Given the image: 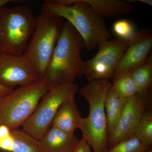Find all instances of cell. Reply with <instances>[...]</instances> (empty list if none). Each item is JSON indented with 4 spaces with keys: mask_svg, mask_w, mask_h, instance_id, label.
Instances as JSON below:
<instances>
[{
    "mask_svg": "<svg viewBox=\"0 0 152 152\" xmlns=\"http://www.w3.org/2000/svg\"><path fill=\"white\" fill-rule=\"evenodd\" d=\"M50 90L45 80L19 87L0 99V125L10 130L23 126L35 110L40 101Z\"/></svg>",
    "mask_w": 152,
    "mask_h": 152,
    "instance_id": "6",
    "label": "cell"
},
{
    "mask_svg": "<svg viewBox=\"0 0 152 152\" xmlns=\"http://www.w3.org/2000/svg\"><path fill=\"white\" fill-rule=\"evenodd\" d=\"M152 48V34L151 31L143 29L137 32L132 39L129 41L127 48L116 70L114 77L130 72L144 64L151 54Z\"/></svg>",
    "mask_w": 152,
    "mask_h": 152,
    "instance_id": "11",
    "label": "cell"
},
{
    "mask_svg": "<svg viewBox=\"0 0 152 152\" xmlns=\"http://www.w3.org/2000/svg\"><path fill=\"white\" fill-rule=\"evenodd\" d=\"M111 86L109 80H95L78 91L88 101L90 108L88 116L82 118L79 129L94 152H107L108 150L104 104Z\"/></svg>",
    "mask_w": 152,
    "mask_h": 152,
    "instance_id": "3",
    "label": "cell"
},
{
    "mask_svg": "<svg viewBox=\"0 0 152 152\" xmlns=\"http://www.w3.org/2000/svg\"><path fill=\"white\" fill-rule=\"evenodd\" d=\"M42 9L70 23L82 37L85 48L88 50H94L111 37L104 19L84 0H48Z\"/></svg>",
    "mask_w": 152,
    "mask_h": 152,
    "instance_id": "1",
    "label": "cell"
},
{
    "mask_svg": "<svg viewBox=\"0 0 152 152\" xmlns=\"http://www.w3.org/2000/svg\"><path fill=\"white\" fill-rule=\"evenodd\" d=\"M84 42L70 23L64 22L62 31L57 42L43 78L52 88L66 83H74L84 73L86 61L81 52Z\"/></svg>",
    "mask_w": 152,
    "mask_h": 152,
    "instance_id": "2",
    "label": "cell"
},
{
    "mask_svg": "<svg viewBox=\"0 0 152 152\" xmlns=\"http://www.w3.org/2000/svg\"><path fill=\"white\" fill-rule=\"evenodd\" d=\"M131 75L135 83L138 92L147 94L152 83V54L146 61L130 72Z\"/></svg>",
    "mask_w": 152,
    "mask_h": 152,
    "instance_id": "16",
    "label": "cell"
},
{
    "mask_svg": "<svg viewBox=\"0 0 152 152\" xmlns=\"http://www.w3.org/2000/svg\"><path fill=\"white\" fill-rule=\"evenodd\" d=\"M128 99L116 93L111 87L108 91L104 104L108 136L113 130L123 113Z\"/></svg>",
    "mask_w": 152,
    "mask_h": 152,
    "instance_id": "15",
    "label": "cell"
},
{
    "mask_svg": "<svg viewBox=\"0 0 152 152\" xmlns=\"http://www.w3.org/2000/svg\"><path fill=\"white\" fill-rule=\"evenodd\" d=\"M72 152H91V147L86 140L82 137Z\"/></svg>",
    "mask_w": 152,
    "mask_h": 152,
    "instance_id": "23",
    "label": "cell"
},
{
    "mask_svg": "<svg viewBox=\"0 0 152 152\" xmlns=\"http://www.w3.org/2000/svg\"><path fill=\"white\" fill-rule=\"evenodd\" d=\"M113 30L118 39L129 41L135 34V29L132 23L127 20H120L114 23Z\"/></svg>",
    "mask_w": 152,
    "mask_h": 152,
    "instance_id": "21",
    "label": "cell"
},
{
    "mask_svg": "<svg viewBox=\"0 0 152 152\" xmlns=\"http://www.w3.org/2000/svg\"><path fill=\"white\" fill-rule=\"evenodd\" d=\"M128 44V41L117 39L100 45L94 56L86 61L84 75L88 81L113 78Z\"/></svg>",
    "mask_w": 152,
    "mask_h": 152,
    "instance_id": "8",
    "label": "cell"
},
{
    "mask_svg": "<svg viewBox=\"0 0 152 152\" xmlns=\"http://www.w3.org/2000/svg\"><path fill=\"white\" fill-rule=\"evenodd\" d=\"M64 23L61 18L43 11L36 18L34 29L24 53L41 80L45 75Z\"/></svg>",
    "mask_w": 152,
    "mask_h": 152,
    "instance_id": "5",
    "label": "cell"
},
{
    "mask_svg": "<svg viewBox=\"0 0 152 152\" xmlns=\"http://www.w3.org/2000/svg\"><path fill=\"white\" fill-rule=\"evenodd\" d=\"M13 139L12 152H39V141L23 129L11 130Z\"/></svg>",
    "mask_w": 152,
    "mask_h": 152,
    "instance_id": "17",
    "label": "cell"
},
{
    "mask_svg": "<svg viewBox=\"0 0 152 152\" xmlns=\"http://www.w3.org/2000/svg\"><path fill=\"white\" fill-rule=\"evenodd\" d=\"M136 1L146 4L152 6V1L151 0H138V1Z\"/></svg>",
    "mask_w": 152,
    "mask_h": 152,
    "instance_id": "26",
    "label": "cell"
},
{
    "mask_svg": "<svg viewBox=\"0 0 152 152\" xmlns=\"http://www.w3.org/2000/svg\"><path fill=\"white\" fill-rule=\"evenodd\" d=\"M78 90L77 85L74 83L64 84L50 89L22 126V129L39 140L51 127L60 106L67 99L75 96Z\"/></svg>",
    "mask_w": 152,
    "mask_h": 152,
    "instance_id": "7",
    "label": "cell"
},
{
    "mask_svg": "<svg viewBox=\"0 0 152 152\" xmlns=\"http://www.w3.org/2000/svg\"><path fill=\"white\" fill-rule=\"evenodd\" d=\"M104 19L112 18L130 13L133 7L126 1L84 0Z\"/></svg>",
    "mask_w": 152,
    "mask_h": 152,
    "instance_id": "14",
    "label": "cell"
},
{
    "mask_svg": "<svg viewBox=\"0 0 152 152\" xmlns=\"http://www.w3.org/2000/svg\"><path fill=\"white\" fill-rule=\"evenodd\" d=\"M147 95L138 93L128 99L123 113L108 136V149L134 134L145 111Z\"/></svg>",
    "mask_w": 152,
    "mask_h": 152,
    "instance_id": "10",
    "label": "cell"
},
{
    "mask_svg": "<svg viewBox=\"0 0 152 152\" xmlns=\"http://www.w3.org/2000/svg\"><path fill=\"white\" fill-rule=\"evenodd\" d=\"M39 141V152H72L79 140L75 134L51 127Z\"/></svg>",
    "mask_w": 152,
    "mask_h": 152,
    "instance_id": "12",
    "label": "cell"
},
{
    "mask_svg": "<svg viewBox=\"0 0 152 152\" xmlns=\"http://www.w3.org/2000/svg\"><path fill=\"white\" fill-rule=\"evenodd\" d=\"M137 137L148 146L152 145V113L145 111L134 134Z\"/></svg>",
    "mask_w": 152,
    "mask_h": 152,
    "instance_id": "20",
    "label": "cell"
},
{
    "mask_svg": "<svg viewBox=\"0 0 152 152\" xmlns=\"http://www.w3.org/2000/svg\"><path fill=\"white\" fill-rule=\"evenodd\" d=\"M33 10L26 6L0 8V53H24L36 24Z\"/></svg>",
    "mask_w": 152,
    "mask_h": 152,
    "instance_id": "4",
    "label": "cell"
},
{
    "mask_svg": "<svg viewBox=\"0 0 152 152\" xmlns=\"http://www.w3.org/2000/svg\"><path fill=\"white\" fill-rule=\"evenodd\" d=\"M13 139L11 130L7 126L0 125V149L5 151L12 152Z\"/></svg>",
    "mask_w": 152,
    "mask_h": 152,
    "instance_id": "22",
    "label": "cell"
},
{
    "mask_svg": "<svg viewBox=\"0 0 152 152\" xmlns=\"http://www.w3.org/2000/svg\"><path fill=\"white\" fill-rule=\"evenodd\" d=\"M22 0H0V8L5 6L9 3L20 4L22 2Z\"/></svg>",
    "mask_w": 152,
    "mask_h": 152,
    "instance_id": "25",
    "label": "cell"
},
{
    "mask_svg": "<svg viewBox=\"0 0 152 152\" xmlns=\"http://www.w3.org/2000/svg\"><path fill=\"white\" fill-rule=\"evenodd\" d=\"M82 117L75 99V96L65 101L56 114L51 127L58 128L74 134L80 124Z\"/></svg>",
    "mask_w": 152,
    "mask_h": 152,
    "instance_id": "13",
    "label": "cell"
},
{
    "mask_svg": "<svg viewBox=\"0 0 152 152\" xmlns=\"http://www.w3.org/2000/svg\"><path fill=\"white\" fill-rule=\"evenodd\" d=\"M151 148L134 134L119 142L107 152H145Z\"/></svg>",
    "mask_w": 152,
    "mask_h": 152,
    "instance_id": "19",
    "label": "cell"
},
{
    "mask_svg": "<svg viewBox=\"0 0 152 152\" xmlns=\"http://www.w3.org/2000/svg\"><path fill=\"white\" fill-rule=\"evenodd\" d=\"M113 79L112 88L123 97L128 99L138 93L130 72L115 76Z\"/></svg>",
    "mask_w": 152,
    "mask_h": 152,
    "instance_id": "18",
    "label": "cell"
},
{
    "mask_svg": "<svg viewBox=\"0 0 152 152\" xmlns=\"http://www.w3.org/2000/svg\"><path fill=\"white\" fill-rule=\"evenodd\" d=\"M145 152H152V148L150 149L149 150H148V151Z\"/></svg>",
    "mask_w": 152,
    "mask_h": 152,
    "instance_id": "27",
    "label": "cell"
},
{
    "mask_svg": "<svg viewBox=\"0 0 152 152\" xmlns=\"http://www.w3.org/2000/svg\"><path fill=\"white\" fill-rule=\"evenodd\" d=\"M28 57L24 54L0 53V85L11 89L26 86L40 80Z\"/></svg>",
    "mask_w": 152,
    "mask_h": 152,
    "instance_id": "9",
    "label": "cell"
},
{
    "mask_svg": "<svg viewBox=\"0 0 152 152\" xmlns=\"http://www.w3.org/2000/svg\"><path fill=\"white\" fill-rule=\"evenodd\" d=\"M13 90L8 88L0 85V99L10 93Z\"/></svg>",
    "mask_w": 152,
    "mask_h": 152,
    "instance_id": "24",
    "label": "cell"
}]
</instances>
